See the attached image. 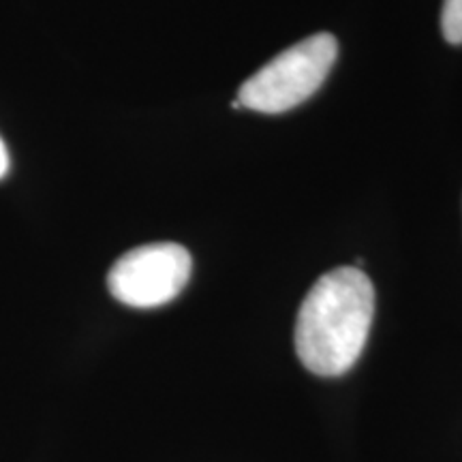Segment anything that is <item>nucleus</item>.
I'll use <instances>...</instances> for the list:
<instances>
[{
	"label": "nucleus",
	"instance_id": "2",
	"mask_svg": "<svg viewBox=\"0 0 462 462\" xmlns=\"http://www.w3.org/2000/svg\"><path fill=\"white\" fill-rule=\"evenodd\" d=\"M338 56L330 32L306 37L263 65L238 90L240 107L262 114H282L313 97Z\"/></svg>",
	"mask_w": 462,
	"mask_h": 462
},
{
	"label": "nucleus",
	"instance_id": "5",
	"mask_svg": "<svg viewBox=\"0 0 462 462\" xmlns=\"http://www.w3.org/2000/svg\"><path fill=\"white\" fill-rule=\"evenodd\" d=\"M9 167H11V159H9V150L5 146L3 137H0V180H3L5 176L9 173Z\"/></svg>",
	"mask_w": 462,
	"mask_h": 462
},
{
	"label": "nucleus",
	"instance_id": "3",
	"mask_svg": "<svg viewBox=\"0 0 462 462\" xmlns=\"http://www.w3.org/2000/svg\"><path fill=\"white\" fill-rule=\"evenodd\" d=\"M193 270L190 253L176 242L131 248L107 274L109 293L133 309H157L180 296Z\"/></svg>",
	"mask_w": 462,
	"mask_h": 462
},
{
	"label": "nucleus",
	"instance_id": "4",
	"mask_svg": "<svg viewBox=\"0 0 462 462\" xmlns=\"http://www.w3.org/2000/svg\"><path fill=\"white\" fill-rule=\"evenodd\" d=\"M441 31L446 42L462 43V0H446L441 11Z\"/></svg>",
	"mask_w": 462,
	"mask_h": 462
},
{
	"label": "nucleus",
	"instance_id": "1",
	"mask_svg": "<svg viewBox=\"0 0 462 462\" xmlns=\"http://www.w3.org/2000/svg\"><path fill=\"white\" fill-rule=\"evenodd\" d=\"M374 317V287L360 268L326 273L306 293L296 319V354L306 371L340 377L366 346Z\"/></svg>",
	"mask_w": 462,
	"mask_h": 462
}]
</instances>
